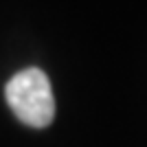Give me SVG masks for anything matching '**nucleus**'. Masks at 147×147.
Segmentation results:
<instances>
[{"label": "nucleus", "mask_w": 147, "mask_h": 147, "mask_svg": "<svg viewBox=\"0 0 147 147\" xmlns=\"http://www.w3.org/2000/svg\"><path fill=\"white\" fill-rule=\"evenodd\" d=\"M9 108L29 127H46L55 119V97L44 70L24 68L9 79L5 88Z\"/></svg>", "instance_id": "nucleus-1"}]
</instances>
